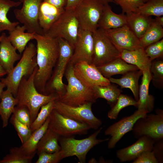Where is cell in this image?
Masks as SVG:
<instances>
[{
    "mask_svg": "<svg viewBox=\"0 0 163 163\" xmlns=\"http://www.w3.org/2000/svg\"><path fill=\"white\" fill-rule=\"evenodd\" d=\"M34 39L37 42L36 57L38 67L34 83L38 91L44 94L46 85L52 75L58 58V40L46 34L36 33Z\"/></svg>",
    "mask_w": 163,
    "mask_h": 163,
    "instance_id": "obj_1",
    "label": "cell"
},
{
    "mask_svg": "<svg viewBox=\"0 0 163 163\" xmlns=\"http://www.w3.org/2000/svg\"><path fill=\"white\" fill-rule=\"evenodd\" d=\"M37 69V66L28 78L24 77L22 78L15 97L16 106L24 105L28 108L31 123L35 119L42 106L59 98L56 93L45 95L38 91L34 83V76Z\"/></svg>",
    "mask_w": 163,
    "mask_h": 163,
    "instance_id": "obj_2",
    "label": "cell"
},
{
    "mask_svg": "<svg viewBox=\"0 0 163 163\" xmlns=\"http://www.w3.org/2000/svg\"><path fill=\"white\" fill-rule=\"evenodd\" d=\"M36 46L29 43L22 53L19 61L6 77L0 79L15 97L19 83L25 77L28 78L37 66L36 60Z\"/></svg>",
    "mask_w": 163,
    "mask_h": 163,
    "instance_id": "obj_3",
    "label": "cell"
},
{
    "mask_svg": "<svg viewBox=\"0 0 163 163\" xmlns=\"http://www.w3.org/2000/svg\"><path fill=\"white\" fill-rule=\"evenodd\" d=\"M73 66L69 62L67 65L65 74L68 85L65 93L59 100L72 106L95 102L97 99L93 88L85 85L76 77L74 73Z\"/></svg>",
    "mask_w": 163,
    "mask_h": 163,
    "instance_id": "obj_4",
    "label": "cell"
},
{
    "mask_svg": "<svg viewBox=\"0 0 163 163\" xmlns=\"http://www.w3.org/2000/svg\"><path fill=\"white\" fill-rule=\"evenodd\" d=\"M58 40L59 45L58 58L52 75L46 85L44 94L56 93L59 98L66 91V85L63 83L62 78L74 49L66 40L62 38Z\"/></svg>",
    "mask_w": 163,
    "mask_h": 163,
    "instance_id": "obj_5",
    "label": "cell"
},
{
    "mask_svg": "<svg viewBox=\"0 0 163 163\" xmlns=\"http://www.w3.org/2000/svg\"><path fill=\"white\" fill-rule=\"evenodd\" d=\"M102 129V127L99 128L88 137L81 139H76L73 136L60 137L59 143L61 147L60 151L62 159L75 156L79 163H85L87 155L92 148L109 139V138L104 139L97 138Z\"/></svg>",
    "mask_w": 163,
    "mask_h": 163,
    "instance_id": "obj_6",
    "label": "cell"
},
{
    "mask_svg": "<svg viewBox=\"0 0 163 163\" xmlns=\"http://www.w3.org/2000/svg\"><path fill=\"white\" fill-rule=\"evenodd\" d=\"M80 27L74 10L65 9L45 34L54 38H62L74 49Z\"/></svg>",
    "mask_w": 163,
    "mask_h": 163,
    "instance_id": "obj_7",
    "label": "cell"
},
{
    "mask_svg": "<svg viewBox=\"0 0 163 163\" xmlns=\"http://www.w3.org/2000/svg\"><path fill=\"white\" fill-rule=\"evenodd\" d=\"M105 3L101 0H82L74 10L80 27L92 33L95 31Z\"/></svg>",
    "mask_w": 163,
    "mask_h": 163,
    "instance_id": "obj_8",
    "label": "cell"
},
{
    "mask_svg": "<svg viewBox=\"0 0 163 163\" xmlns=\"http://www.w3.org/2000/svg\"><path fill=\"white\" fill-rule=\"evenodd\" d=\"M93 34L94 47L92 63L98 67L120 57V50L115 46L103 30L98 28Z\"/></svg>",
    "mask_w": 163,
    "mask_h": 163,
    "instance_id": "obj_9",
    "label": "cell"
},
{
    "mask_svg": "<svg viewBox=\"0 0 163 163\" xmlns=\"http://www.w3.org/2000/svg\"><path fill=\"white\" fill-rule=\"evenodd\" d=\"M92 104V103H88L78 106H72L57 99L55 101L54 109L72 120L87 124L91 129L97 130L101 125L102 122L93 113Z\"/></svg>",
    "mask_w": 163,
    "mask_h": 163,
    "instance_id": "obj_10",
    "label": "cell"
},
{
    "mask_svg": "<svg viewBox=\"0 0 163 163\" xmlns=\"http://www.w3.org/2000/svg\"><path fill=\"white\" fill-rule=\"evenodd\" d=\"M155 114H146L138 119L132 130L136 139L144 136H149L154 140L163 138V110H155Z\"/></svg>",
    "mask_w": 163,
    "mask_h": 163,
    "instance_id": "obj_11",
    "label": "cell"
},
{
    "mask_svg": "<svg viewBox=\"0 0 163 163\" xmlns=\"http://www.w3.org/2000/svg\"><path fill=\"white\" fill-rule=\"evenodd\" d=\"M48 128L60 137H68L87 134L91 129L87 124L65 116L53 109L49 116Z\"/></svg>",
    "mask_w": 163,
    "mask_h": 163,
    "instance_id": "obj_12",
    "label": "cell"
},
{
    "mask_svg": "<svg viewBox=\"0 0 163 163\" xmlns=\"http://www.w3.org/2000/svg\"><path fill=\"white\" fill-rule=\"evenodd\" d=\"M23 3L21 9H15L16 18L25 27L27 32L44 35L39 23V8L43 0H19Z\"/></svg>",
    "mask_w": 163,
    "mask_h": 163,
    "instance_id": "obj_13",
    "label": "cell"
},
{
    "mask_svg": "<svg viewBox=\"0 0 163 163\" xmlns=\"http://www.w3.org/2000/svg\"><path fill=\"white\" fill-rule=\"evenodd\" d=\"M73 69L76 77L87 87L92 88L95 85L104 86L110 84L109 79L105 77L92 63L80 61L74 65Z\"/></svg>",
    "mask_w": 163,
    "mask_h": 163,
    "instance_id": "obj_14",
    "label": "cell"
},
{
    "mask_svg": "<svg viewBox=\"0 0 163 163\" xmlns=\"http://www.w3.org/2000/svg\"><path fill=\"white\" fill-rule=\"evenodd\" d=\"M146 114L137 109L132 115L125 117L109 126L104 131L106 136H110L108 140V148H114L123 137L126 133L132 131L136 120Z\"/></svg>",
    "mask_w": 163,
    "mask_h": 163,
    "instance_id": "obj_15",
    "label": "cell"
},
{
    "mask_svg": "<svg viewBox=\"0 0 163 163\" xmlns=\"http://www.w3.org/2000/svg\"><path fill=\"white\" fill-rule=\"evenodd\" d=\"M93 47V33L80 27L73 53L69 62L73 65L82 61L92 63Z\"/></svg>",
    "mask_w": 163,
    "mask_h": 163,
    "instance_id": "obj_16",
    "label": "cell"
},
{
    "mask_svg": "<svg viewBox=\"0 0 163 163\" xmlns=\"http://www.w3.org/2000/svg\"><path fill=\"white\" fill-rule=\"evenodd\" d=\"M104 30L120 50H132L140 47L139 39L127 25L117 28Z\"/></svg>",
    "mask_w": 163,
    "mask_h": 163,
    "instance_id": "obj_17",
    "label": "cell"
},
{
    "mask_svg": "<svg viewBox=\"0 0 163 163\" xmlns=\"http://www.w3.org/2000/svg\"><path fill=\"white\" fill-rule=\"evenodd\" d=\"M154 141L149 136H142L133 144L118 150L116 156L120 162L133 161L143 152L152 151Z\"/></svg>",
    "mask_w": 163,
    "mask_h": 163,
    "instance_id": "obj_18",
    "label": "cell"
},
{
    "mask_svg": "<svg viewBox=\"0 0 163 163\" xmlns=\"http://www.w3.org/2000/svg\"><path fill=\"white\" fill-rule=\"evenodd\" d=\"M0 37V65L7 74L13 69L15 62L20 59L21 55L17 52L5 33H2Z\"/></svg>",
    "mask_w": 163,
    "mask_h": 163,
    "instance_id": "obj_19",
    "label": "cell"
},
{
    "mask_svg": "<svg viewBox=\"0 0 163 163\" xmlns=\"http://www.w3.org/2000/svg\"><path fill=\"white\" fill-rule=\"evenodd\" d=\"M142 82L139 89V98L138 102V110L148 113L153 111L154 105V97L149 94L150 82L152 79L149 70L142 71Z\"/></svg>",
    "mask_w": 163,
    "mask_h": 163,
    "instance_id": "obj_20",
    "label": "cell"
},
{
    "mask_svg": "<svg viewBox=\"0 0 163 163\" xmlns=\"http://www.w3.org/2000/svg\"><path fill=\"white\" fill-rule=\"evenodd\" d=\"M65 10V8H59L46 2H42L39 8L38 21L44 34L47 32Z\"/></svg>",
    "mask_w": 163,
    "mask_h": 163,
    "instance_id": "obj_21",
    "label": "cell"
},
{
    "mask_svg": "<svg viewBox=\"0 0 163 163\" xmlns=\"http://www.w3.org/2000/svg\"><path fill=\"white\" fill-rule=\"evenodd\" d=\"M120 58L126 63L136 66L142 72L150 71L152 61L146 55L143 48L132 50H120Z\"/></svg>",
    "mask_w": 163,
    "mask_h": 163,
    "instance_id": "obj_22",
    "label": "cell"
},
{
    "mask_svg": "<svg viewBox=\"0 0 163 163\" xmlns=\"http://www.w3.org/2000/svg\"><path fill=\"white\" fill-rule=\"evenodd\" d=\"M126 25H127L126 15L115 13L112 11L108 3H105L98 28L106 30L118 28Z\"/></svg>",
    "mask_w": 163,
    "mask_h": 163,
    "instance_id": "obj_23",
    "label": "cell"
},
{
    "mask_svg": "<svg viewBox=\"0 0 163 163\" xmlns=\"http://www.w3.org/2000/svg\"><path fill=\"white\" fill-rule=\"evenodd\" d=\"M97 67L102 75L108 79L114 75H123L130 71L139 70L136 66L126 63L120 57Z\"/></svg>",
    "mask_w": 163,
    "mask_h": 163,
    "instance_id": "obj_24",
    "label": "cell"
},
{
    "mask_svg": "<svg viewBox=\"0 0 163 163\" xmlns=\"http://www.w3.org/2000/svg\"><path fill=\"white\" fill-rule=\"evenodd\" d=\"M127 25L139 39L150 26L153 19L139 13L126 15Z\"/></svg>",
    "mask_w": 163,
    "mask_h": 163,
    "instance_id": "obj_25",
    "label": "cell"
},
{
    "mask_svg": "<svg viewBox=\"0 0 163 163\" xmlns=\"http://www.w3.org/2000/svg\"><path fill=\"white\" fill-rule=\"evenodd\" d=\"M142 75V72L138 70L129 72L119 78L110 77L108 79L110 82L118 85L122 88L129 89L132 92L135 100L138 101L139 98L138 81Z\"/></svg>",
    "mask_w": 163,
    "mask_h": 163,
    "instance_id": "obj_26",
    "label": "cell"
},
{
    "mask_svg": "<svg viewBox=\"0 0 163 163\" xmlns=\"http://www.w3.org/2000/svg\"><path fill=\"white\" fill-rule=\"evenodd\" d=\"M26 29L24 26L18 25L12 31H8V38L12 45L21 55L28 43L34 40L35 33L25 32Z\"/></svg>",
    "mask_w": 163,
    "mask_h": 163,
    "instance_id": "obj_27",
    "label": "cell"
},
{
    "mask_svg": "<svg viewBox=\"0 0 163 163\" xmlns=\"http://www.w3.org/2000/svg\"><path fill=\"white\" fill-rule=\"evenodd\" d=\"M60 136L48 128L38 142L37 148L38 155L42 152L53 153L59 151L61 149L59 144Z\"/></svg>",
    "mask_w": 163,
    "mask_h": 163,
    "instance_id": "obj_28",
    "label": "cell"
},
{
    "mask_svg": "<svg viewBox=\"0 0 163 163\" xmlns=\"http://www.w3.org/2000/svg\"><path fill=\"white\" fill-rule=\"evenodd\" d=\"M17 105L16 100L8 89L4 91L0 101V116L3 128L7 126L8 120Z\"/></svg>",
    "mask_w": 163,
    "mask_h": 163,
    "instance_id": "obj_29",
    "label": "cell"
},
{
    "mask_svg": "<svg viewBox=\"0 0 163 163\" xmlns=\"http://www.w3.org/2000/svg\"><path fill=\"white\" fill-rule=\"evenodd\" d=\"M22 3L11 0H0V33L5 30L10 31L19 25L18 22H11L7 17L10 9L19 6Z\"/></svg>",
    "mask_w": 163,
    "mask_h": 163,
    "instance_id": "obj_30",
    "label": "cell"
},
{
    "mask_svg": "<svg viewBox=\"0 0 163 163\" xmlns=\"http://www.w3.org/2000/svg\"><path fill=\"white\" fill-rule=\"evenodd\" d=\"M49 117L39 128L32 132L28 140L20 146L28 155L34 156L38 142L48 128Z\"/></svg>",
    "mask_w": 163,
    "mask_h": 163,
    "instance_id": "obj_31",
    "label": "cell"
},
{
    "mask_svg": "<svg viewBox=\"0 0 163 163\" xmlns=\"http://www.w3.org/2000/svg\"><path fill=\"white\" fill-rule=\"evenodd\" d=\"M92 88L96 98H101L105 99L111 107L115 103L122 92L121 89L111 83L104 86L95 85Z\"/></svg>",
    "mask_w": 163,
    "mask_h": 163,
    "instance_id": "obj_32",
    "label": "cell"
},
{
    "mask_svg": "<svg viewBox=\"0 0 163 163\" xmlns=\"http://www.w3.org/2000/svg\"><path fill=\"white\" fill-rule=\"evenodd\" d=\"M163 37V27L155 22L153 19L150 26L139 39L140 47L145 48L157 42Z\"/></svg>",
    "mask_w": 163,
    "mask_h": 163,
    "instance_id": "obj_33",
    "label": "cell"
},
{
    "mask_svg": "<svg viewBox=\"0 0 163 163\" xmlns=\"http://www.w3.org/2000/svg\"><path fill=\"white\" fill-rule=\"evenodd\" d=\"M130 106L137 107L138 102L129 96L121 94L115 103L108 112V117L111 120L117 119L120 111L124 108Z\"/></svg>",
    "mask_w": 163,
    "mask_h": 163,
    "instance_id": "obj_34",
    "label": "cell"
},
{
    "mask_svg": "<svg viewBox=\"0 0 163 163\" xmlns=\"http://www.w3.org/2000/svg\"><path fill=\"white\" fill-rule=\"evenodd\" d=\"M34 156L27 155L21 147H14L9 153L0 160V163H30Z\"/></svg>",
    "mask_w": 163,
    "mask_h": 163,
    "instance_id": "obj_35",
    "label": "cell"
},
{
    "mask_svg": "<svg viewBox=\"0 0 163 163\" xmlns=\"http://www.w3.org/2000/svg\"><path fill=\"white\" fill-rule=\"evenodd\" d=\"M138 13L147 16L163 15V0H147L140 7Z\"/></svg>",
    "mask_w": 163,
    "mask_h": 163,
    "instance_id": "obj_36",
    "label": "cell"
},
{
    "mask_svg": "<svg viewBox=\"0 0 163 163\" xmlns=\"http://www.w3.org/2000/svg\"><path fill=\"white\" fill-rule=\"evenodd\" d=\"M55 101H51L41 107L40 111L30 125L32 132L40 127L46 121L54 109Z\"/></svg>",
    "mask_w": 163,
    "mask_h": 163,
    "instance_id": "obj_37",
    "label": "cell"
},
{
    "mask_svg": "<svg viewBox=\"0 0 163 163\" xmlns=\"http://www.w3.org/2000/svg\"><path fill=\"white\" fill-rule=\"evenodd\" d=\"M10 122L16 130L22 144L24 143L32 133L30 127L18 121L12 114L11 117Z\"/></svg>",
    "mask_w": 163,
    "mask_h": 163,
    "instance_id": "obj_38",
    "label": "cell"
},
{
    "mask_svg": "<svg viewBox=\"0 0 163 163\" xmlns=\"http://www.w3.org/2000/svg\"><path fill=\"white\" fill-rule=\"evenodd\" d=\"M119 5L122 9L123 14L126 15L133 13L138 12L139 8L144 2L142 0H112Z\"/></svg>",
    "mask_w": 163,
    "mask_h": 163,
    "instance_id": "obj_39",
    "label": "cell"
},
{
    "mask_svg": "<svg viewBox=\"0 0 163 163\" xmlns=\"http://www.w3.org/2000/svg\"><path fill=\"white\" fill-rule=\"evenodd\" d=\"M145 51L151 61L161 57L163 55V39L147 46L145 48Z\"/></svg>",
    "mask_w": 163,
    "mask_h": 163,
    "instance_id": "obj_40",
    "label": "cell"
},
{
    "mask_svg": "<svg viewBox=\"0 0 163 163\" xmlns=\"http://www.w3.org/2000/svg\"><path fill=\"white\" fill-rule=\"evenodd\" d=\"M12 114L18 121L30 127L31 123L30 115L29 110L26 106H16Z\"/></svg>",
    "mask_w": 163,
    "mask_h": 163,
    "instance_id": "obj_41",
    "label": "cell"
},
{
    "mask_svg": "<svg viewBox=\"0 0 163 163\" xmlns=\"http://www.w3.org/2000/svg\"><path fill=\"white\" fill-rule=\"evenodd\" d=\"M150 71L154 81L162 83L163 81V61L161 60H156L152 62Z\"/></svg>",
    "mask_w": 163,
    "mask_h": 163,
    "instance_id": "obj_42",
    "label": "cell"
},
{
    "mask_svg": "<svg viewBox=\"0 0 163 163\" xmlns=\"http://www.w3.org/2000/svg\"><path fill=\"white\" fill-rule=\"evenodd\" d=\"M38 155L36 163H58L62 159L60 151L53 153L42 152Z\"/></svg>",
    "mask_w": 163,
    "mask_h": 163,
    "instance_id": "obj_43",
    "label": "cell"
},
{
    "mask_svg": "<svg viewBox=\"0 0 163 163\" xmlns=\"http://www.w3.org/2000/svg\"><path fill=\"white\" fill-rule=\"evenodd\" d=\"M133 163H158L152 151H146L141 153L133 161Z\"/></svg>",
    "mask_w": 163,
    "mask_h": 163,
    "instance_id": "obj_44",
    "label": "cell"
},
{
    "mask_svg": "<svg viewBox=\"0 0 163 163\" xmlns=\"http://www.w3.org/2000/svg\"><path fill=\"white\" fill-rule=\"evenodd\" d=\"M152 151L158 163H163V138L154 141Z\"/></svg>",
    "mask_w": 163,
    "mask_h": 163,
    "instance_id": "obj_45",
    "label": "cell"
},
{
    "mask_svg": "<svg viewBox=\"0 0 163 163\" xmlns=\"http://www.w3.org/2000/svg\"><path fill=\"white\" fill-rule=\"evenodd\" d=\"M59 8H65L67 0H43Z\"/></svg>",
    "mask_w": 163,
    "mask_h": 163,
    "instance_id": "obj_46",
    "label": "cell"
},
{
    "mask_svg": "<svg viewBox=\"0 0 163 163\" xmlns=\"http://www.w3.org/2000/svg\"><path fill=\"white\" fill-rule=\"evenodd\" d=\"M82 0H67L65 9L74 10Z\"/></svg>",
    "mask_w": 163,
    "mask_h": 163,
    "instance_id": "obj_47",
    "label": "cell"
},
{
    "mask_svg": "<svg viewBox=\"0 0 163 163\" xmlns=\"http://www.w3.org/2000/svg\"><path fill=\"white\" fill-rule=\"evenodd\" d=\"M154 21L157 23L161 25L162 27L163 26V17L162 16L156 17L155 19H154Z\"/></svg>",
    "mask_w": 163,
    "mask_h": 163,
    "instance_id": "obj_48",
    "label": "cell"
},
{
    "mask_svg": "<svg viewBox=\"0 0 163 163\" xmlns=\"http://www.w3.org/2000/svg\"><path fill=\"white\" fill-rule=\"evenodd\" d=\"M5 87V84L0 79V101L4 91V89Z\"/></svg>",
    "mask_w": 163,
    "mask_h": 163,
    "instance_id": "obj_49",
    "label": "cell"
},
{
    "mask_svg": "<svg viewBox=\"0 0 163 163\" xmlns=\"http://www.w3.org/2000/svg\"><path fill=\"white\" fill-rule=\"evenodd\" d=\"M7 73L0 65V78L1 77L7 75Z\"/></svg>",
    "mask_w": 163,
    "mask_h": 163,
    "instance_id": "obj_50",
    "label": "cell"
},
{
    "mask_svg": "<svg viewBox=\"0 0 163 163\" xmlns=\"http://www.w3.org/2000/svg\"><path fill=\"white\" fill-rule=\"evenodd\" d=\"M88 162L89 163H97V161L94 158H92L89 160Z\"/></svg>",
    "mask_w": 163,
    "mask_h": 163,
    "instance_id": "obj_51",
    "label": "cell"
},
{
    "mask_svg": "<svg viewBox=\"0 0 163 163\" xmlns=\"http://www.w3.org/2000/svg\"><path fill=\"white\" fill-rule=\"evenodd\" d=\"M104 3L114 2L112 0H101Z\"/></svg>",
    "mask_w": 163,
    "mask_h": 163,
    "instance_id": "obj_52",
    "label": "cell"
},
{
    "mask_svg": "<svg viewBox=\"0 0 163 163\" xmlns=\"http://www.w3.org/2000/svg\"><path fill=\"white\" fill-rule=\"evenodd\" d=\"M142 0L143 1V2L144 3L145 2H146L147 1V0Z\"/></svg>",
    "mask_w": 163,
    "mask_h": 163,
    "instance_id": "obj_53",
    "label": "cell"
},
{
    "mask_svg": "<svg viewBox=\"0 0 163 163\" xmlns=\"http://www.w3.org/2000/svg\"></svg>",
    "mask_w": 163,
    "mask_h": 163,
    "instance_id": "obj_54",
    "label": "cell"
}]
</instances>
